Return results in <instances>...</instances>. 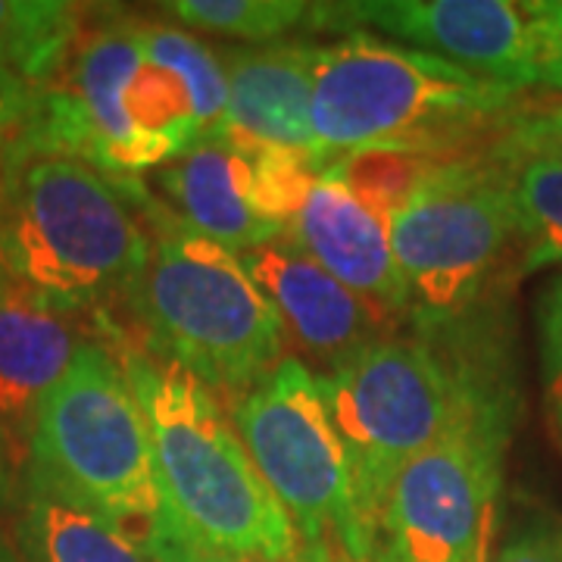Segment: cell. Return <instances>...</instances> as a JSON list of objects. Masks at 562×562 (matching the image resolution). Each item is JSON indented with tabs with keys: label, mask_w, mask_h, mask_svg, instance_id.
Here are the masks:
<instances>
[{
	"label": "cell",
	"mask_w": 562,
	"mask_h": 562,
	"mask_svg": "<svg viewBox=\"0 0 562 562\" xmlns=\"http://www.w3.org/2000/svg\"><path fill=\"white\" fill-rule=\"evenodd\" d=\"M509 88L372 32L319 44L313 76L310 166L322 172L350 150L416 144L465 157L462 144L484 125L509 120Z\"/></svg>",
	"instance_id": "5b68a950"
},
{
	"label": "cell",
	"mask_w": 562,
	"mask_h": 562,
	"mask_svg": "<svg viewBox=\"0 0 562 562\" xmlns=\"http://www.w3.org/2000/svg\"><path fill=\"white\" fill-rule=\"evenodd\" d=\"M116 353L147 419L162 553L194 547L272 560L294 557L301 538L216 394L135 344H120Z\"/></svg>",
	"instance_id": "3957f363"
},
{
	"label": "cell",
	"mask_w": 562,
	"mask_h": 562,
	"mask_svg": "<svg viewBox=\"0 0 562 562\" xmlns=\"http://www.w3.org/2000/svg\"><path fill=\"white\" fill-rule=\"evenodd\" d=\"M506 191L516 213V244L522 247V276L562 262V160L513 140H494Z\"/></svg>",
	"instance_id": "d6986e66"
},
{
	"label": "cell",
	"mask_w": 562,
	"mask_h": 562,
	"mask_svg": "<svg viewBox=\"0 0 562 562\" xmlns=\"http://www.w3.org/2000/svg\"><path fill=\"white\" fill-rule=\"evenodd\" d=\"M538 353L547 422L562 447V276L543 288L538 301Z\"/></svg>",
	"instance_id": "7402d4cb"
},
{
	"label": "cell",
	"mask_w": 562,
	"mask_h": 562,
	"mask_svg": "<svg viewBox=\"0 0 562 562\" xmlns=\"http://www.w3.org/2000/svg\"><path fill=\"white\" fill-rule=\"evenodd\" d=\"M10 462H13V450H10V443H7L3 428H0V506H3L7 494H10V479H13V472H10Z\"/></svg>",
	"instance_id": "83f0119b"
},
{
	"label": "cell",
	"mask_w": 562,
	"mask_h": 562,
	"mask_svg": "<svg viewBox=\"0 0 562 562\" xmlns=\"http://www.w3.org/2000/svg\"><path fill=\"white\" fill-rule=\"evenodd\" d=\"M81 344L69 316L35 301L0 269V428L13 457L29 447L41 397L60 382Z\"/></svg>",
	"instance_id": "2e32d148"
},
{
	"label": "cell",
	"mask_w": 562,
	"mask_h": 562,
	"mask_svg": "<svg viewBox=\"0 0 562 562\" xmlns=\"http://www.w3.org/2000/svg\"><path fill=\"white\" fill-rule=\"evenodd\" d=\"M125 313L144 353L179 366L228 401L244 397L288 357L279 310L241 257L181 225L157 198L150 257Z\"/></svg>",
	"instance_id": "277c9868"
},
{
	"label": "cell",
	"mask_w": 562,
	"mask_h": 562,
	"mask_svg": "<svg viewBox=\"0 0 562 562\" xmlns=\"http://www.w3.org/2000/svg\"><path fill=\"white\" fill-rule=\"evenodd\" d=\"M0 562H13V560H10V553H7L3 547H0Z\"/></svg>",
	"instance_id": "1f68e13d"
},
{
	"label": "cell",
	"mask_w": 562,
	"mask_h": 562,
	"mask_svg": "<svg viewBox=\"0 0 562 562\" xmlns=\"http://www.w3.org/2000/svg\"><path fill=\"white\" fill-rule=\"evenodd\" d=\"M503 138L562 160V98L509 113V120L503 125Z\"/></svg>",
	"instance_id": "cb8c5ba5"
},
{
	"label": "cell",
	"mask_w": 562,
	"mask_h": 562,
	"mask_svg": "<svg viewBox=\"0 0 562 562\" xmlns=\"http://www.w3.org/2000/svg\"><path fill=\"white\" fill-rule=\"evenodd\" d=\"M450 160L460 157H447L416 144H372L328 162L322 176L344 184L366 210H372L391 228V220L401 213L403 203Z\"/></svg>",
	"instance_id": "ffe728a7"
},
{
	"label": "cell",
	"mask_w": 562,
	"mask_h": 562,
	"mask_svg": "<svg viewBox=\"0 0 562 562\" xmlns=\"http://www.w3.org/2000/svg\"><path fill=\"white\" fill-rule=\"evenodd\" d=\"M35 94H29L25 88H16L10 81H0V154L7 147V140L13 138V132L20 128L22 116L29 110Z\"/></svg>",
	"instance_id": "4316f807"
},
{
	"label": "cell",
	"mask_w": 562,
	"mask_h": 562,
	"mask_svg": "<svg viewBox=\"0 0 562 562\" xmlns=\"http://www.w3.org/2000/svg\"><path fill=\"white\" fill-rule=\"evenodd\" d=\"M288 238L387 319L409 316V291L391 247V228L344 184L316 176L288 222Z\"/></svg>",
	"instance_id": "5bb4252c"
},
{
	"label": "cell",
	"mask_w": 562,
	"mask_h": 562,
	"mask_svg": "<svg viewBox=\"0 0 562 562\" xmlns=\"http://www.w3.org/2000/svg\"><path fill=\"white\" fill-rule=\"evenodd\" d=\"M319 543H303L301 550L288 560H272V557H241V553H213V550H194V547H176L166 553V562H319Z\"/></svg>",
	"instance_id": "484cf974"
},
{
	"label": "cell",
	"mask_w": 562,
	"mask_h": 562,
	"mask_svg": "<svg viewBox=\"0 0 562 562\" xmlns=\"http://www.w3.org/2000/svg\"><path fill=\"white\" fill-rule=\"evenodd\" d=\"M469 562H491V541H484L475 553H472V560Z\"/></svg>",
	"instance_id": "4dcf8cb0"
},
{
	"label": "cell",
	"mask_w": 562,
	"mask_h": 562,
	"mask_svg": "<svg viewBox=\"0 0 562 562\" xmlns=\"http://www.w3.org/2000/svg\"><path fill=\"white\" fill-rule=\"evenodd\" d=\"M319 41H279L222 54L228 81L225 132L310 157L313 76Z\"/></svg>",
	"instance_id": "9a60e30c"
},
{
	"label": "cell",
	"mask_w": 562,
	"mask_h": 562,
	"mask_svg": "<svg viewBox=\"0 0 562 562\" xmlns=\"http://www.w3.org/2000/svg\"><path fill=\"white\" fill-rule=\"evenodd\" d=\"M241 262L279 310L288 341L301 347V360H313L325 375L357 360L372 344L397 335L391 331L394 319L328 276L288 235L247 250Z\"/></svg>",
	"instance_id": "4fadbf2b"
},
{
	"label": "cell",
	"mask_w": 562,
	"mask_h": 562,
	"mask_svg": "<svg viewBox=\"0 0 562 562\" xmlns=\"http://www.w3.org/2000/svg\"><path fill=\"white\" fill-rule=\"evenodd\" d=\"M25 462V487L101 513L160 547L147 419L110 344H81L60 382L41 397Z\"/></svg>",
	"instance_id": "8992f818"
},
{
	"label": "cell",
	"mask_w": 562,
	"mask_h": 562,
	"mask_svg": "<svg viewBox=\"0 0 562 562\" xmlns=\"http://www.w3.org/2000/svg\"><path fill=\"white\" fill-rule=\"evenodd\" d=\"M222 57L194 32L128 13L85 20L63 72L32 106V140L120 179L179 160L225 132Z\"/></svg>",
	"instance_id": "6da1fadb"
},
{
	"label": "cell",
	"mask_w": 562,
	"mask_h": 562,
	"mask_svg": "<svg viewBox=\"0 0 562 562\" xmlns=\"http://www.w3.org/2000/svg\"><path fill=\"white\" fill-rule=\"evenodd\" d=\"M375 562H413V560H406V557H401L397 550H391V547H384L382 553H379V560Z\"/></svg>",
	"instance_id": "f546056e"
},
{
	"label": "cell",
	"mask_w": 562,
	"mask_h": 562,
	"mask_svg": "<svg viewBox=\"0 0 562 562\" xmlns=\"http://www.w3.org/2000/svg\"><path fill=\"white\" fill-rule=\"evenodd\" d=\"M154 194L91 162L7 140L0 269L63 316L125 310L150 257Z\"/></svg>",
	"instance_id": "7a4b0ae2"
},
{
	"label": "cell",
	"mask_w": 562,
	"mask_h": 562,
	"mask_svg": "<svg viewBox=\"0 0 562 562\" xmlns=\"http://www.w3.org/2000/svg\"><path fill=\"white\" fill-rule=\"evenodd\" d=\"M509 428L462 416L394 479L382 513V550L413 562H469L494 541Z\"/></svg>",
	"instance_id": "30bf717a"
},
{
	"label": "cell",
	"mask_w": 562,
	"mask_h": 562,
	"mask_svg": "<svg viewBox=\"0 0 562 562\" xmlns=\"http://www.w3.org/2000/svg\"><path fill=\"white\" fill-rule=\"evenodd\" d=\"M379 32L413 50L441 57L509 91L531 88L528 3L516 0H357L319 3L316 29L344 35Z\"/></svg>",
	"instance_id": "7c38bea8"
},
{
	"label": "cell",
	"mask_w": 562,
	"mask_h": 562,
	"mask_svg": "<svg viewBox=\"0 0 562 562\" xmlns=\"http://www.w3.org/2000/svg\"><path fill=\"white\" fill-rule=\"evenodd\" d=\"M513 244L516 213L494 147L441 166L391 220L416 331L441 328L482 303Z\"/></svg>",
	"instance_id": "ba28073f"
},
{
	"label": "cell",
	"mask_w": 562,
	"mask_h": 562,
	"mask_svg": "<svg viewBox=\"0 0 562 562\" xmlns=\"http://www.w3.org/2000/svg\"><path fill=\"white\" fill-rule=\"evenodd\" d=\"M491 562H562V531L531 522L513 531Z\"/></svg>",
	"instance_id": "d4e9b609"
},
{
	"label": "cell",
	"mask_w": 562,
	"mask_h": 562,
	"mask_svg": "<svg viewBox=\"0 0 562 562\" xmlns=\"http://www.w3.org/2000/svg\"><path fill=\"white\" fill-rule=\"evenodd\" d=\"M316 176L303 154L222 132L154 169L147 188L181 225L241 257L288 235Z\"/></svg>",
	"instance_id": "8fae6325"
},
{
	"label": "cell",
	"mask_w": 562,
	"mask_h": 562,
	"mask_svg": "<svg viewBox=\"0 0 562 562\" xmlns=\"http://www.w3.org/2000/svg\"><path fill=\"white\" fill-rule=\"evenodd\" d=\"M162 10L188 32L247 44H279L303 25H316L319 3L303 0H172Z\"/></svg>",
	"instance_id": "44dd1931"
},
{
	"label": "cell",
	"mask_w": 562,
	"mask_h": 562,
	"mask_svg": "<svg viewBox=\"0 0 562 562\" xmlns=\"http://www.w3.org/2000/svg\"><path fill=\"white\" fill-rule=\"evenodd\" d=\"M232 425L301 543L338 541L357 560L375 562L325 387L301 357H284L257 387L232 401Z\"/></svg>",
	"instance_id": "9c48e42d"
},
{
	"label": "cell",
	"mask_w": 562,
	"mask_h": 562,
	"mask_svg": "<svg viewBox=\"0 0 562 562\" xmlns=\"http://www.w3.org/2000/svg\"><path fill=\"white\" fill-rule=\"evenodd\" d=\"M531 88L562 91V0H531Z\"/></svg>",
	"instance_id": "603a6c76"
},
{
	"label": "cell",
	"mask_w": 562,
	"mask_h": 562,
	"mask_svg": "<svg viewBox=\"0 0 562 562\" xmlns=\"http://www.w3.org/2000/svg\"><path fill=\"white\" fill-rule=\"evenodd\" d=\"M319 379L350 462L360 528L375 560L382 553L384 501L406 462L441 441L462 416L513 431V425L482 416L462 401L441 353L419 335H391Z\"/></svg>",
	"instance_id": "52a82bcc"
},
{
	"label": "cell",
	"mask_w": 562,
	"mask_h": 562,
	"mask_svg": "<svg viewBox=\"0 0 562 562\" xmlns=\"http://www.w3.org/2000/svg\"><path fill=\"white\" fill-rule=\"evenodd\" d=\"M85 20L79 3L0 0V81L38 94L69 63Z\"/></svg>",
	"instance_id": "ac0fdd59"
},
{
	"label": "cell",
	"mask_w": 562,
	"mask_h": 562,
	"mask_svg": "<svg viewBox=\"0 0 562 562\" xmlns=\"http://www.w3.org/2000/svg\"><path fill=\"white\" fill-rule=\"evenodd\" d=\"M22 543L35 562H166L157 543L35 487H25Z\"/></svg>",
	"instance_id": "e0dca14e"
},
{
	"label": "cell",
	"mask_w": 562,
	"mask_h": 562,
	"mask_svg": "<svg viewBox=\"0 0 562 562\" xmlns=\"http://www.w3.org/2000/svg\"><path fill=\"white\" fill-rule=\"evenodd\" d=\"M322 557L319 562H366V560H357L353 553H347V547H341L338 541H322Z\"/></svg>",
	"instance_id": "f1b7e54d"
}]
</instances>
